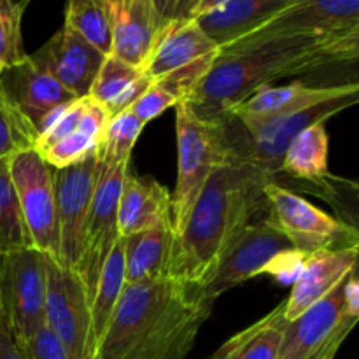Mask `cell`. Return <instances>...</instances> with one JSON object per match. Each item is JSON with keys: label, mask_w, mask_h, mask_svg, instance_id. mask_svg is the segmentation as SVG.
<instances>
[{"label": "cell", "mask_w": 359, "mask_h": 359, "mask_svg": "<svg viewBox=\"0 0 359 359\" xmlns=\"http://www.w3.org/2000/svg\"><path fill=\"white\" fill-rule=\"evenodd\" d=\"M358 56L359 30L326 35L242 37L219 49L186 102L196 116L214 121L265 84L354 63Z\"/></svg>", "instance_id": "1"}, {"label": "cell", "mask_w": 359, "mask_h": 359, "mask_svg": "<svg viewBox=\"0 0 359 359\" xmlns=\"http://www.w3.org/2000/svg\"><path fill=\"white\" fill-rule=\"evenodd\" d=\"M212 305L170 277L125 284L91 359H184Z\"/></svg>", "instance_id": "2"}, {"label": "cell", "mask_w": 359, "mask_h": 359, "mask_svg": "<svg viewBox=\"0 0 359 359\" xmlns=\"http://www.w3.org/2000/svg\"><path fill=\"white\" fill-rule=\"evenodd\" d=\"M276 179L245 165L224 163L203 184L184 226L174 233L168 277L200 291L252 217L266 209L265 186Z\"/></svg>", "instance_id": "3"}, {"label": "cell", "mask_w": 359, "mask_h": 359, "mask_svg": "<svg viewBox=\"0 0 359 359\" xmlns=\"http://www.w3.org/2000/svg\"><path fill=\"white\" fill-rule=\"evenodd\" d=\"M358 100L359 93L347 95L297 114L280 116L262 123H242L231 112L219 116L214 121L219 126L228 163L245 165L265 172L277 182L284 154L298 133L304 132L307 126L325 123L332 116L353 107Z\"/></svg>", "instance_id": "4"}, {"label": "cell", "mask_w": 359, "mask_h": 359, "mask_svg": "<svg viewBox=\"0 0 359 359\" xmlns=\"http://www.w3.org/2000/svg\"><path fill=\"white\" fill-rule=\"evenodd\" d=\"M217 53L219 46L200 28L195 18H177L161 25L140 70L151 83H160L181 102L193 93Z\"/></svg>", "instance_id": "5"}, {"label": "cell", "mask_w": 359, "mask_h": 359, "mask_svg": "<svg viewBox=\"0 0 359 359\" xmlns=\"http://www.w3.org/2000/svg\"><path fill=\"white\" fill-rule=\"evenodd\" d=\"M177 135V182L172 198V226L177 233L184 226L207 179L221 165L228 163L226 149L216 121H205L191 105L181 100L175 105Z\"/></svg>", "instance_id": "6"}, {"label": "cell", "mask_w": 359, "mask_h": 359, "mask_svg": "<svg viewBox=\"0 0 359 359\" xmlns=\"http://www.w3.org/2000/svg\"><path fill=\"white\" fill-rule=\"evenodd\" d=\"M265 200L269 210L266 221L305 258L318 251L359 248L356 226L323 212L293 189L279 182H269L265 186Z\"/></svg>", "instance_id": "7"}, {"label": "cell", "mask_w": 359, "mask_h": 359, "mask_svg": "<svg viewBox=\"0 0 359 359\" xmlns=\"http://www.w3.org/2000/svg\"><path fill=\"white\" fill-rule=\"evenodd\" d=\"M46 255L35 248L0 255V311L18 344L46 325Z\"/></svg>", "instance_id": "8"}, {"label": "cell", "mask_w": 359, "mask_h": 359, "mask_svg": "<svg viewBox=\"0 0 359 359\" xmlns=\"http://www.w3.org/2000/svg\"><path fill=\"white\" fill-rule=\"evenodd\" d=\"M347 276L321 302L293 321H284L283 342L277 359L335 358L339 347L358 321V316H353L347 309Z\"/></svg>", "instance_id": "9"}, {"label": "cell", "mask_w": 359, "mask_h": 359, "mask_svg": "<svg viewBox=\"0 0 359 359\" xmlns=\"http://www.w3.org/2000/svg\"><path fill=\"white\" fill-rule=\"evenodd\" d=\"M9 170L32 245L58 258L55 168L37 151L28 149L11 158Z\"/></svg>", "instance_id": "10"}, {"label": "cell", "mask_w": 359, "mask_h": 359, "mask_svg": "<svg viewBox=\"0 0 359 359\" xmlns=\"http://www.w3.org/2000/svg\"><path fill=\"white\" fill-rule=\"evenodd\" d=\"M46 325L58 337L70 359H91L90 298L76 270L46 255Z\"/></svg>", "instance_id": "11"}, {"label": "cell", "mask_w": 359, "mask_h": 359, "mask_svg": "<svg viewBox=\"0 0 359 359\" xmlns=\"http://www.w3.org/2000/svg\"><path fill=\"white\" fill-rule=\"evenodd\" d=\"M100 163L97 154L79 163L55 168L56 223H58V262L70 270L79 269L84 231L91 212Z\"/></svg>", "instance_id": "12"}, {"label": "cell", "mask_w": 359, "mask_h": 359, "mask_svg": "<svg viewBox=\"0 0 359 359\" xmlns=\"http://www.w3.org/2000/svg\"><path fill=\"white\" fill-rule=\"evenodd\" d=\"M291 251H294L291 242L269 221L249 223L224 252L200 293L209 300H216L231 287L259 273H269L270 266Z\"/></svg>", "instance_id": "13"}, {"label": "cell", "mask_w": 359, "mask_h": 359, "mask_svg": "<svg viewBox=\"0 0 359 359\" xmlns=\"http://www.w3.org/2000/svg\"><path fill=\"white\" fill-rule=\"evenodd\" d=\"M130 172V161L100 167L97 188L91 200V212L84 231L83 258H81L77 273L83 279L88 291V298L93 297L104 263L111 255L118 235V202L121 195L123 182Z\"/></svg>", "instance_id": "14"}, {"label": "cell", "mask_w": 359, "mask_h": 359, "mask_svg": "<svg viewBox=\"0 0 359 359\" xmlns=\"http://www.w3.org/2000/svg\"><path fill=\"white\" fill-rule=\"evenodd\" d=\"M0 90L37 130V137L58 109L76 100V97L51 74L41 69L30 55L0 74Z\"/></svg>", "instance_id": "15"}, {"label": "cell", "mask_w": 359, "mask_h": 359, "mask_svg": "<svg viewBox=\"0 0 359 359\" xmlns=\"http://www.w3.org/2000/svg\"><path fill=\"white\" fill-rule=\"evenodd\" d=\"M359 30V0H291L276 18L245 37L326 35Z\"/></svg>", "instance_id": "16"}, {"label": "cell", "mask_w": 359, "mask_h": 359, "mask_svg": "<svg viewBox=\"0 0 359 359\" xmlns=\"http://www.w3.org/2000/svg\"><path fill=\"white\" fill-rule=\"evenodd\" d=\"M30 58L76 98L90 95L105 55L63 25Z\"/></svg>", "instance_id": "17"}, {"label": "cell", "mask_w": 359, "mask_h": 359, "mask_svg": "<svg viewBox=\"0 0 359 359\" xmlns=\"http://www.w3.org/2000/svg\"><path fill=\"white\" fill-rule=\"evenodd\" d=\"M356 93H359L358 83L333 86H307L304 83H291L287 86L265 84L228 112L242 123H262L280 116L297 114L325 102Z\"/></svg>", "instance_id": "18"}, {"label": "cell", "mask_w": 359, "mask_h": 359, "mask_svg": "<svg viewBox=\"0 0 359 359\" xmlns=\"http://www.w3.org/2000/svg\"><path fill=\"white\" fill-rule=\"evenodd\" d=\"M359 248L318 251L309 255L294 276L293 290L284 302V321H293L307 309L332 293L340 280L356 269Z\"/></svg>", "instance_id": "19"}, {"label": "cell", "mask_w": 359, "mask_h": 359, "mask_svg": "<svg viewBox=\"0 0 359 359\" xmlns=\"http://www.w3.org/2000/svg\"><path fill=\"white\" fill-rule=\"evenodd\" d=\"M109 7L112 21L111 55L142 69L160 30L153 0H109Z\"/></svg>", "instance_id": "20"}, {"label": "cell", "mask_w": 359, "mask_h": 359, "mask_svg": "<svg viewBox=\"0 0 359 359\" xmlns=\"http://www.w3.org/2000/svg\"><path fill=\"white\" fill-rule=\"evenodd\" d=\"M172 221V198L153 177L126 174L118 202V235L132 237L139 231Z\"/></svg>", "instance_id": "21"}, {"label": "cell", "mask_w": 359, "mask_h": 359, "mask_svg": "<svg viewBox=\"0 0 359 359\" xmlns=\"http://www.w3.org/2000/svg\"><path fill=\"white\" fill-rule=\"evenodd\" d=\"M290 2L291 0H230L221 9L196 18V23L221 49L269 23L283 13Z\"/></svg>", "instance_id": "22"}, {"label": "cell", "mask_w": 359, "mask_h": 359, "mask_svg": "<svg viewBox=\"0 0 359 359\" xmlns=\"http://www.w3.org/2000/svg\"><path fill=\"white\" fill-rule=\"evenodd\" d=\"M174 226L170 223L125 238V284L167 279L170 270Z\"/></svg>", "instance_id": "23"}, {"label": "cell", "mask_w": 359, "mask_h": 359, "mask_svg": "<svg viewBox=\"0 0 359 359\" xmlns=\"http://www.w3.org/2000/svg\"><path fill=\"white\" fill-rule=\"evenodd\" d=\"M149 84L151 81L144 76L139 67L107 55L91 84L90 97L104 105L112 118L126 111Z\"/></svg>", "instance_id": "24"}, {"label": "cell", "mask_w": 359, "mask_h": 359, "mask_svg": "<svg viewBox=\"0 0 359 359\" xmlns=\"http://www.w3.org/2000/svg\"><path fill=\"white\" fill-rule=\"evenodd\" d=\"M280 174L294 181H304L323 188L328 172V133L323 123L307 126L287 147L280 165ZM321 191V189H319Z\"/></svg>", "instance_id": "25"}, {"label": "cell", "mask_w": 359, "mask_h": 359, "mask_svg": "<svg viewBox=\"0 0 359 359\" xmlns=\"http://www.w3.org/2000/svg\"><path fill=\"white\" fill-rule=\"evenodd\" d=\"M125 287V238L119 237L107 256L98 277L97 287L90 302V326L91 346L97 347L98 340L104 335L109 321L116 311L119 297Z\"/></svg>", "instance_id": "26"}, {"label": "cell", "mask_w": 359, "mask_h": 359, "mask_svg": "<svg viewBox=\"0 0 359 359\" xmlns=\"http://www.w3.org/2000/svg\"><path fill=\"white\" fill-rule=\"evenodd\" d=\"M284 302L249 328L231 337L210 359H277L284 326Z\"/></svg>", "instance_id": "27"}, {"label": "cell", "mask_w": 359, "mask_h": 359, "mask_svg": "<svg viewBox=\"0 0 359 359\" xmlns=\"http://www.w3.org/2000/svg\"><path fill=\"white\" fill-rule=\"evenodd\" d=\"M102 55H111L112 21L109 0H67L65 23Z\"/></svg>", "instance_id": "28"}, {"label": "cell", "mask_w": 359, "mask_h": 359, "mask_svg": "<svg viewBox=\"0 0 359 359\" xmlns=\"http://www.w3.org/2000/svg\"><path fill=\"white\" fill-rule=\"evenodd\" d=\"M34 248L25 226L16 189L9 170V160H0V255Z\"/></svg>", "instance_id": "29"}, {"label": "cell", "mask_w": 359, "mask_h": 359, "mask_svg": "<svg viewBox=\"0 0 359 359\" xmlns=\"http://www.w3.org/2000/svg\"><path fill=\"white\" fill-rule=\"evenodd\" d=\"M144 126L146 125L130 109L112 116L97 154L100 167L109 168L123 161H130L133 146Z\"/></svg>", "instance_id": "30"}, {"label": "cell", "mask_w": 359, "mask_h": 359, "mask_svg": "<svg viewBox=\"0 0 359 359\" xmlns=\"http://www.w3.org/2000/svg\"><path fill=\"white\" fill-rule=\"evenodd\" d=\"M37 130L0 90V160L35 149Z\"/></svg>", "instance_id": "31"}, {"label": "cell", "mask_w": 359, "mask_h": 359, "mask_svg": "<svg viewBox=\"0 0 359 359\" xmlns=\"http://www.w3.org/2000/svg\"><path fill=\"white\" fill-rule=\"evenodd\" d=\"M21 16L23 11L13 0L0 4V56L7 67L16 65L27 56L21 41Z\"/></svg>", "instance_id": "32"}, {"label": "cell", "mask_w": 359, "mask_h": 359, "mask_svg": "<svg viewBox=\"0 0 359 359\" xmlns=\"http://www.w3.org/2000/svg\"><path fill=\"white\" fill-rule=\"evenodd\" d=\"M100 142L91 135L84 133L83 130H77L72 135L65 137L60 142L53 144L44 153H39L53 168H65L74 163H79L84 158L91 154H98Z\"/></svg>", "instance_id": "33"}, {"label": "cell", "mask_w": 359, "mask_h": 359, "mask_svg": "<svg viewBox=\"0 0 359 359\" xmlns=\"http://www.w3.org/2000/svg\"><path fill=\"white\" fill-rule=\"evenodd\" d=\"M177 104V98L170 91L165 90L160 83H151L147 90L128 109L144 125H147L154 118H158L161 112L167 111L168 107H175Z\"/></svg>", "instance_id": "34"}, {"label": "cell", "mask_w": 359, "mask_h": 359, "mask_svg": "<svg viewBox=\"0 0 359 359\" xmlns=\"http://www.w3.org/2000/svg\"><path fill=\"white\" fill-rule=\"evenodd\" d=\"M18 344V342H16ZM27 359H70L58 337L48 325L39 328L25 342L18 344Z\"/></svg>", "instance_id": "35"}, {"label": "cell", "mask_w": 359, "mask_h": 359, "mask_svg": "<svg viewBox=\"0 0 359 359\" xmlns=\"http://www.w3.org/2000/svg\"><path fill=\"white\" fill-rule=\"evenodd\" d=\"M153 4L158 14V21H160V28L161 25L168 23V21L177 20V18H186V0H153Z\"/></svg>", "instance_id": "36"}, {"label": "cell", "mask_w": 359, "mask_h": 359, "mask_svg": "<svg viewBox=\"0 0 359 359\" xmlns=\"http://www.w3.org/2000/svg\"><path fill=\"white\" fill-rule=\"evenodd\" d=\"M0 359H27L7 326L0 328Z\"/></svg>", "instance_id": "37"}, {"label": "cell", "mask_w": 359, "mask_h": 359, "mask_svg": "<svg viewBox=\"0 0 359 359\" xmlns=\"http://www.w3.org/2000/svg\"><path fill=\"white\" fill-rule=\"evenodd\" d=\"M228 2H230V0H195L191 9V18L196 20V18L203 16V14H209L212 13V11L221 9V7L226 6Z\"/></svg>", "instance_id": "38"}, {"label": "cell", "mask_w": 359, "mask_h": 359, "mask_svg": "<svg viewBox=\"0 0 359 359\" xmlns=\"http://www.w3.org/2000/svg\"><path fill=\"white\" fill-rule=\"evenodd\" d=\"M193 4H195V0H186V7H184V16L186 18H191Z\"/></svg>", "instance_id": "39"}, {"label": "cell", "mask_w": 359, "mask_h": 359, "mask_svg": "<svg viewBox=\"0 0 359 359\" xmlns=\"http://www.w3.org/2000/svg\"><path fill=\"white\" fill-rule=\"evenodd\" d=\"M30 2H32V0H20V2H18V6H20L21 11H25V9H27V6H28V4H30Z\"/></svg>", "instance_id": "40"}, {"label": "cell", "mask_w": 359, "mask_h": 359, "mask_svg": "<svg viewBox=\"0 0 359 359\" xmlns=\"http://www.w3.org/2000/svg\"><path fill=\"white\" fill-rule=\"evenodd\" d=\"M2 326H6V323H4V318H2V311H0V328H2Z\"/></svg>", "instance_id": "41"}, {"label": "cell", "mask_w": 359, "mask_h": 359, "mask_svg": "<svg viewBox=\"0 0 359 359\" xmlns=\"http://www.w3.org/2000/svg\"><path fill=\"white\" fill-rule=\"evenodd\" d=\"M0 4H2V0H0Z\"/></svg>", "instance_id": "42"}]
</instances>
